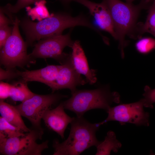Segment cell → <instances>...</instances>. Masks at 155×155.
<instances>
[{"label": "cell", "mask_w": 155, "mask_h": 155, "mask_svg": "<svg viewBox=\"0 0 155 155\" xmlns=\"http://www.w3.org/2000/svg\"><path fill=\"white\" fill-rule=\"evenodd\" d=\"M0 113L1 117L7 121L19 128L25 132L30 131L25 125L21 115L15 106L4 102L0 101Z\"/></svg>", "instance_id": "obj_15"}, {"label": "cell", "mask_w": 155, "mask_h": 155, "mask_svg": "<svg viewBox=\"0 0 155 155\" xmlns=\"http://www.w3.org/2000/svg\"><path fill=\"white\" fill-rule=\"evenodd\" d=\"M65 4H68L72 1H75V0H60Z\"/></svg>", "instance_id": "obj_26"}, {"label": "cell", "mask_w": 155, "mask_h": 155, "mask_svg": "<svg viewBox=\"0 0 155 155\" xmlns=\"http://www.w3.org/2000/svg\"><path fill=\"white\" fill-rule=\"evenodd\" d=\"M35 94L28 88L26 82H18L11 85L9 97L15 101L23 102L34 96Z\"/></svg>", "instance_id": "obj_17"}, {"label": "cell", "mask_w": 155, "mask_h": 155, "mask_svg": "<svg viewBox=\"0 0 155 155\" xmlns=\"http://www.w3.org/2000/svg\"><path fill=\"white\" fill-rule=\"evenodd\" d=\"M71 94L62 103L65 109L74 112L78 117L94 109H102L107 113L113 102H120L119 94L111 92L107 86L94 90H76Z\"/></svg>", "instance_id": "obj_4"}, {"label": "cell", "mask_w": 155, "mask_h": 155, "mask_svg": "<svg viewBox=\"0 0 155 155\" xmlns=\"http://www.w3.org/2000/svg\"><path fill=\"white\" fill-rule=\"evenodd\" d=\"M144 106L142 99L135 102L111 107L107 113V117L102 122L103 124L109 121H116L121 124L129 123L137 126H148L149 113L144 111Z\"/></svg>", "instance_id": "obj_8"}, {"label": "cell", "mask_w": 155, "mask_h": 155, "mask_svg": "<svg viewBox=\"0 0 155 155\" xmlns=\"http://www.w3.org/2000/svg\"><path fill=\"white\" fill-rule=\"evenodd\" d=\"M135 46L139 53L148 54L155 49V39L150 37L142 38L136 42Z\"/></svg>", "instance_id": "obj_20"}, {"label": "cell", "mask_w": 155, "mask_h": 155, "mask_svg": "<svg viewBox=\"0 0 155 155\" xmlns=\"http://www.w3.org/2000/svg\"><path fill=\"white\" fill-rule=\"evenodd\" d=\"M121 143L116 138L115 133L113 131H109L104 140L96 147V155H110L112 151L117 153L121 147Z\"/></svg>", "instance_id": "obj_16"}, {"label": "cell", "mask_w": 155, "mask_h": 155, "mask_svg": "<svg viewBox=\"0 0 155 155\" xmlns=\"http://www.w3.org/2000/svg\"><path fill=\"white\" fill-rule=\"evenodd\" d=\"M67 97V96L57 94H35L30 98L15 106L22 116L30 122L34 128L42 129L41 120L46 111L60 99Z\"/></svg>", "instance_id": "obj_7"}, {"label": "cell", "mask_w": 155, "mask_h": 155, "mask_svg": "<svg viewBox=\"0 0 155 155\" xmlns=\"http://www.w3.org/2000/svg\"><path fill=\"white\" fill-rule=\"evenodd\" d=\"M43 130L34 128L23 135L12 138L0 136V154L5 155H40L48 148V140L40 144Z\"/></svg>", "instance_id": "obj_5"}, {"label": "cell", "mask_w": 155, "mask_h": 155, "mask_svg": "<svg viewBox=\"0 0 155 155\" xmlns=\"http://www.w3.org/2000/svg\"><path fill=\"white\" fill-rule=\"evenodd\" d=\"M42 0H18L14 5L8 4L4 7H1L0 10L8 15L10 18L12 20V13H16L25 7Z\"/></svg>", "instance_id": "obj_21"}, {"label": "cell", "mask_w": 155, "mask_h": 155, "mask_svg": "<svg viewBox=\"0 0 155 155\" xmlns=\"http://www.w3.org/2000/svg\"><path fill=\"white\" fill-rule=\"evenodd\" d=\"M71 32L39 40L30 56L33 59L53 58L63 63L69 55L63 53L64 49L67 46L71 47L73 42L70 37Z\"/></svg>", "instance_id": "obj_9"}, {"label": "cell", "mask_w": 155, "mask_h": 155, "mask_svg": "<svg viewBox=\"0 0 155 155\" xmlns=\"http://www.w3.org/2000/svg\"><path fill=\"white\" fill-rule=\"evenodd\" d=\"M126 2L129 3H132V2L134 0H125Z\"/></svg>", "instance_id": "obj_27"}, {"label": "cell", "mask_w": 155, "mask_h": 155, "mask_svg": "<svg viewBox=\"0 0 155 155\" xmlns=\"http://www.w3.org/2000/svg\"><path fill=\"white\" fill-rule=\"evenodd\" d=\"M13 28L9 25H5L0 26V48L1 49L5 42L11 36Z\"/></svg>", "instance_id": "obj_23"}, {"label": "cell", "mask_w": 155, "mask_h": 155, "mask_svg": "<svg viewBox=\"0 0 155 155\" xmlns=\"http://www.w3.org/2000/svg\"><path fill=\"white\" fill-rule=\"evenodd\" d=\"M61 66L51 65L36 70L23 71L17 70V74L18 77L21 78L22 82L37 81L50 87L56 80Z\"/></svg>", "instance_id": "obj_13"}, {"label": "cell", "mask_w": 155, "mask_h": 155, "mask_svg": "<svg viewBox=\"0 0 155 155\" xmlns=\"http://www.w3.org/2000/svg\"><path fill=\"white\" fill-rule=\"evenodd\" d=\"M152 1L141 0L135 5L120 0H103L111 13L122 57H124V49L127 44L125 36L135 38V33L138 30L136 22L140 12L148 7Z\"/></svg>", "instance_id": "obj_3"}, {"label": "cell", "mask_w": 155, "mask_h": 155, "mask_svg": "<svg viewBox=\"0 0 155 155\" xmlns=\"http://www.w3.org/2000/svg\"><path fill=\"white\" fill-rule=\"evenodd\" d=\"M142 98L144 107L152 108L153 104L155 103V88L151 89L147 86L144 88Z\"/></svg>", "instance_id": "obj_22"}, {"label": "cell", "mask_w": 155, "mask_h": 155, "mask_svg": "<svg viewBox=\"0 0 155 155\" xmlns=\"http://www.w3.org/2000/svg\"><path fill=\"white\" fill-rule=\"evenodd\" d=\"M71 48V58L75 69L78 73L85 76L86 81L90 84H94L97 80L95 71L90 69L79 41L76 40L73 42Z\"/></svg>", "instance_id": "obj_14"}, {"label": "cell", "mask_w": 155, "mask_h": 155, "mask_svg": "<svg viewBox=\"0 0 155 155\" xmlns=\"http://www.w3.org/2000/svg\"><path fill=\"white\" fill-rule=\"evenodd\" d=\"M70 124V132L67 139L61 143L57 139L53 140V155H79L91 147H96L101 142L97 139L96 134L103 124L102 121L92 123L83 116L76 117Z\"/></svg>", "instance_id": "obj_2"}, {"label": "cell", "mask_w": 155, "mask_h": 155, "mask_svg": "<svg viewBox=\"0 0 155 155\" xmlns=\"http://www.w3.org/2000/svg\"><path fill=\"white\" fill-rule=\"evenodd\" d=\"M24 132L0 117V136L10 138L23 135Z\"/></svg>", "instance_id": "obj_19"}, {"label": "cell", "mask_w": 155, "mask_h": 155, "mask_svg": "<svg viewBox=\"0 0 155 155\" xmlns=\"http://www.w3.org/2000/svg\"><path fill=\"white\" fill-rule=\"evenodd\" d=\"M5 70L0 69V80L10 79L17 77L16 71H13L12 69Z\"/></svg>", "instance_id": "obj_25"}, {"label": "cell", "mask_w": 155, "mask_h": 155, "mask_svg": "<svg viewBox=\"0 0 155 155\" xmlns=\"http://www.w3.org/2000/svg\"><path fill=\"white\" fill-rule=\"evenodd\" d=\"M11 85L7 83L1 82L0 84V98L3 100L9 97Z\"/></svg>", "instance_id": "obj_24"}, {"label": "cell", "mask_w": 155, "mask_h": 155, "mask_svg": "<svg viewBox=\"0 0 155 155\" xmlns=\"http://www.w3.org/2000/svg\"><path fill=\"white\" fill-rule=\"evenodd\" d=\"M20 24L26 36V43L29 44L35 41L61 34L65 29L77 26H86L96 30L86 16L81 14L73 17L66 13L52 14L50 17L38 22L25 18L20 21Z\"/></svg>", "instance_id": "obj_1"}, {"label": "cell", "mask_w": 155, "mask_h": 155, "mask_svg": "<svg viewBox=\"0 0 155 155\" xmlns=\"http://www.w3.org/2000/svg\"><path fill=\"white\" fill-rule=\"evenodd\" d=\"M152 2L149 6L148 13L145 23L139 28V37L142 34L148 32L155 37V0H153Z\"/></svg>", "instance_id": "obj_18"}, {"label": "cell", "mask_w": 155, "mask_h": 155, "mask_svg": "<svg viewBox=\"0 0 155 155\" xmlns=\"http://www.w3.org/2000/svg\"><path fill=\"white\" fill-rule=\"evenodd\" d=\"M64 109L63 103H60L56 108L47 110L42 118L47 127L62 139L64 138V132L67 127L74 118L68 115Z\"/></svg>", "instance_id": "obj_12"}, {"label": "cell", "mask_w": 155, "mask_h": 155, "mask_svg": "<svg viewBox=\"0 0 155 155\" xmlns=\"http://www.w3.org/2000/svg\"></svg>", "instance_id": "obj_28"}, {"label": "cell", "mask_w": 155, "mask_h": 155, "mask_svg": "<svg viewBox=\"0 0 155 155\" xmlns=\"http://www.w3.org/2000/svg\"><path fill=\"white\" fill-rule=\"evenodd\" d=\"M20 21L16 17L12 31L0 49V62L7 69L23 66L34 62L27 52V44L22 37L19 29Z\"/></svg>", "instance_id": "obj_6"}, {"label": "cell", "mask_w": 155, "mask_h": 155, "mask_svg": "<svg viewBox=\"0 0 155 155\" xmlns=\"http://www.w3.org/2000/svg\"><path fill=\"white\" fill-rule=\"evenodd\" d=\"M63 63L55 82L50 88L53 91L68 89L72 93L76 90L77 86L85 84L86 81L75 69L71 54Z\"/></svg>", "instance_id": "obj_10"}, {"label": "cell", "mask_w": 155, "mask_h": 155, "mask_svg": "<svg viewBox=\"0 0 155 155\" xmlns=\"http://www.w3.org/2000/svg\"><path fill=\"white\" fill-rule=\"evenodd\" d=\"M75 1L88 9L94 18L97 28L99 31L100 30L107 32L117 40L111 13L108 7L103 1L100 3L89 0H76Z\"/></svg>", "instance_id": "obj_11"}]
</instances>
